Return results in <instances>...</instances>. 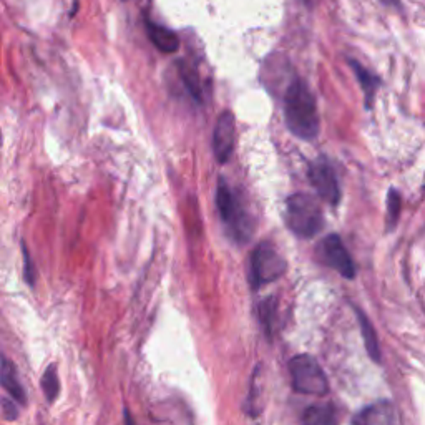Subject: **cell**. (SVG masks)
Segmentation results:
<instances>
[{
	"mask_svg": "<svg viewBox=\"0 0 425 425\" xmlns=\"http://www.w3.org/2000/svg\"><path fill=\"white\" fill-rule=\"evenodd\" d=\"M285 120L287 130L297 138L311 141L319 135V115L314 95L301 78L292 80L286 90Z\"/></svg>",
	"mask_w": 425,
	"mask_h": 425,
	"instance_id": "obj_1",
	"label": "cell"
},
{
	"mask_svg": "<svg viewBox=\"0 0 425 425\" xmlns=\"http://www.w3.org/2000/svg\"><path fill=\"white\" fill-rule=\"evenodd\" d=\"M286 225L299 238H313L324 228L319 203L306 193H296L286 200Z\"/></svg>",
	"mask_w": 425,
	"mask_h": 425,
	"instance_id": "obj_2",
	"label": "cell"
},
{
	"mask_svg": "<svg viewBox=\"0 0 425 425\" xmlns=\"http://www.w3.org/2000/svg\"><path fill=\"white\" fill-rule=\"evenodd\" d=\"M216 206H218L220 216L228 228L231 238L236 243H248L253 236V221L244 211L243 205L238 196L231 191L225 178H220L218 190H216Z\"/></svg>",
	"mask_w": 425,
	"mask_h": 425,
	"instance_id": "obj_3",
	"label": "cell"
},
{
	"mask_svg": "<svg viewBox=\"0 0 425 425\" xmlns=\"http://www.w3.org/2000/svg\"><path fill=\"white\" fill-rule=\"evenodd\" d=\"M292 389L304 395H318L324 397L329 394V381L323 367L309 354L294 356L289 362Z\"/></svg>",
	"mask_w": 425,
	"mask_h": 425,
	"instance_id": "obj_4",
	"label": "cell"
},
{
	"mask_svg": "<svg viewBox=\"0 0 425 425\" xmlns=\"http://www.w3.org/2000/svg\"><path fill=\"white\" fill-rule=\"evenodd\" d=\"M286 259L271 243L264 241L254 248L251 259H249V285L253 289H258V287L280 280L286 273Z\"/></svg>",
	"mask_w": 425,
	"mask_h": 425,
	"instance_id": "obj_5",
	"label": "cell"
},
{
	"mask_svg": "<svg viewBox=\"0 0 425 425\" xmlns=\"http://www.w3.org/2000/svg\"><path fill=\"white\" fill-rule=\"evenodd\" d=\"M318 254L325 266L333 268L334 271H337L346 280L356 277V264H354L351 254H349L347 248L344 246L342 239L337 234H329L328 238L321 241Z\"/></svg>",
	"mask_w": 425,
	"mask_h": 425,
	"instance_id": "obj_6",
	"label": "cell"
},
{
	"mask_svg": "<svg viewBox=\"0 0 425 425\" xmlns=\"http://www.w3.org/2000/svg\"><path fill=\"white\" fill-rule=\"evenodd\" d=\"M309 181L325 203H329L330 206L339 205V201H341V190H339L336 172L330 167L328 158L319 157L316 162L311 163Z\"/></svg>",
	"mask_w": 425,
	"mask_h": 425,
	"instance_id": "obj_7",
	"label": "cell"
},
{
	"mask_svg": "<svg viewBox=\"0 0 425 425\" xmlns=\"http://www.w3.org/2000/svg\"><path fill=\"white\" fill-rule=\"evenodd\" d=\"M234 116L231 112H223L216 121L215 135H212V150L218 163L225 164L229 162L234 148Z\"/></svg>",
	"mask_w": 425,
	"mask_h": 425,
	"instance_id": "obj_8",
	"label": "cell"
},
{
	"mask_svg": "<svg viewBox=\"0 0 425 425\" xmlns=\"http://www.w3.org/2000/svg\"><path fill=\"white\" fill-rule=\"evenodd\" d=\"M351 425H399V419L389 400H379L354 415Z\"/></svg>",
	"mask_w": 425,
	"mask_h": 425,
	"instance_id": "obj_9",
	"label": "cell"
},
{
	"mask_svg": "<svg viewBox=\"0 0 425 425\" xmlns=\"http://www.w3.org/2000/svg\"><path fill=\"white\" fill-rule=\"evenodd\" d=\"M0 384L11 394L12 400L22 405L27 404V394L18 381L16 366L6 356H0Z\"/></svg>",
	"mask_w": 425,
	"mask_h": 425,
	"instance_id": "obj_10",
	"label": "cell"
},
{
	"mask_svg": "<svg viewBox=\"0 0 425 425\" xmlns=\"http://www.w3.org/2000/svg\"><path fill=\"white\" fill-rule=\"evenodd\" d=\"M145 25L150 42L157 47L160 52H163V54H174V52L179 49V39L173 30H169V28L151 20H146Z\"/></svg>",
	"mask_w": 425,
	"mask_h": 425,
	"instance_id": "obj_11",
	"label": "cell"
},
{
	"mask_svg": "<svg viewBox=\"0 0 425 425\" xmlns=\"http://www.w3.org/2000/svg\"><path fill=\"white\" fill-rule=\"evenodd\" d=\"M302 425H339V412L333 404H316L304 410Z\"/></svg>",
	"mask_w": 425,
	"mask_h": 425,
	"instance_id": "obj_12",
	"label": "cell"
},
{
	"mask_svg": "<svg viewBox=\"0 0 425 425\" xmlns=\"http://www.w3.org/2000/svg\"><path fill=\"white\" fill-rule=\"evenodd\" d=\"M349 65H351V68L354 70V73H356L359 83H361L364 98H366V107L372 108V103H374V98H376V92H377V88H379V83H381L379 77L372 72H369V70L364 67V65H361L357 60H354V59H349Z\"/></svg>",
	"mask_w": 425,
	"mask_h": 425,
	"instance_id": "obj_13",
	"label": "cell"
},
{
	"mask_svg": "<svg viewBox=\"0 0 425 425\" xmlns=\"http://www.w3.org/2000/svg\"><path fill=\"white\" fill-rule=\"evenodd\" d=\"M258 318L259 324L266 334L268 339L273 337L277 321V299L275 296H269L258 304Z\"/></svg>",
	"mask_w": 425,
	"mask_h": 425,
	"instance_id": "obj_14",
	"label": "cell"
},
{
	"mask_svg": "<svg viewBox=\"0 0 425 425\" xmlns=\"http://www.w3.org/2000/svg\"><path fill=\"white\" fill-rule=\"evenodd\" d=\"M356 314H357V319H359V325H361V334H362L364 344H366L367 354H369L371 359L374 362H381L379 339H377L374 325L371 324V321L367 319V316L364 313H361L359 309H356Z\"/></svg>",
	"mask_w": 425,
	"mask_h": 425,
	"instance_id": "obj_15",
	"label": "cell"
},
{
	"mask_svg": "<svg viewBox=\"0 0 425 425\" xmlns=\"http://www.w3.org/2000/svg\"><path fill=\"white\" fill-rule=\"evenodd\" d=\"M178 72H179V78H181L183 85L188 90L193 100L196 103H203V92H201V83H200V77H198L196 70L188 65L185 60H179L178 62Z\"/></svg>",
	"mask_w": 425,
	"mask_h": 425,
	"instance_id": "obj_16",
	"label": "cell"
},
{
	"mask_svg": "<svg viewBox=\"0 0 425 425\" xmlns=\"http://www.w3.org/2000/svg\"><path fill=\"white\" fill-rule=\"evenodd\" d=\"M259 379H261V367H256V371H254L251 377V382H249V392L246 397V412L248 415H251V417H258L263 409L261 404H259L263 395V385Z\"/></svg>",
	"mask_w": 425,
	"mask_h": 425,
	"instance_id": "obj_17",
	"label": "cell"
},
{
	"mask_svg": "<svg viewBox=\"0 0 425 425\" xmlns=\"http://www.w3.org/2000/svg\"><path fill=\"white\" fill-rule=\"evenodd\" d=\"M40 385L44 389L45 397L49 399V402H54V400L59 397L60 392V379L59 374H56V366H49V369L44 372L40 379Z\"/></svg>",
	"mask_w": 425,
	"mask_h": 425,
	"instance_id": "obj_18",
	"label": "cell"
},
{
	"mask_svg": "<svg viewBox=\"0 0 425 425\" xmlns=\"http://www.w3.org/2000/svg\"><path fill=\"white\" fill-rule=\"evenodd\" d=\"M400 215V195L395 190L389 191L387 196V229H394Z\"/></svg>",
	"mask_w": 425,
	"mask_h": 425,
	"instance_id": "obj_19",
	"label": "cell"
},
{
	"mask_svg": "<svg viewBox=\"0 0 425 425\" xmlns=\"http://www.w3.org/2000/svg\"><path fill=\"white\" fill-rule=\"evenodd\" d=\"M22 256H23V276H25V281L28 282V286H35V277H37L35 266L25 243H22Z\"/></svg>",
	"mask_w": 425,
	"mask_h": 425,
	"instance_id": "obj_20",
	"label": "cell"
},
{
	"mask_svg": "<svg viewBox=\"0 0 425 425\" xmlns=\"http://www.w3.org/2000/svg\"><path fill=\"white\" fill-rule=\"evenodd\" d=\"M0 407H2L4 417H6L7 420H16L18 417V410H17L16 400L0 399Z\"/></svg>",
	"mask_w": 425,
	"mask_h": 425,
	"instance_id": "obj_21",
	"label": "cell"
},
{
	"mask_svg": "<svg viewBox=\"0 0 425 425\" xmlns=\"http://www.w3.org/2000/svg\"><path fill=\"white\" fill-rule=\"evenodd\" d=\"M124 419H125V425H135V419L131 417V414H130V410H128V409H125Z\"/></svg>",
	"mask_w": 425,
	"mask_h": 425,
	"instance_id": "obj_22",
	"label": "cell"
},
{
	"mask_svg": "<svg viewBox=\"0 0 425 425\" xmlns=\"http://www.w3.org/2000/svg\"><path fill=\"white\" fill-rule=\"evenodd\" d=\"M0 145H2V133H0Z\"/></svg>",
	"mask_w": 425,
	"mask_h": 425,
	"instance_id": "obj_23",
	"label": "cell"
}]
</instances>
